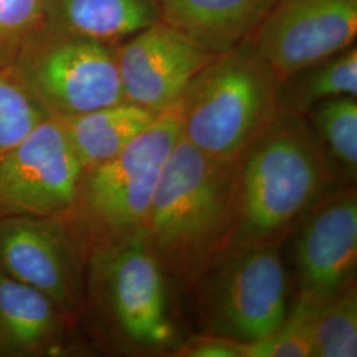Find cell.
Returning <instances> with one entry per match:
<instances>
[{
	"label": "cell",
	"mask_w": 357,
	"mask_h": 357,
	"mask_svg": "<svg viewBox=\"0 0 357 357\" xmlns=\"http://www.w3.org/2000/svg\"><path fill=\"white\" fill-rule=\"evenodd\" d=\"M238 163L202 153L181 137L162 169L142 240L163 273L185 289H195L227 253Z\"/></svg>",
	"instance_id": "obj_1"
},
{
	"label": "cell",
	"mask_w": 357,
	"mask_h": 357,
	"mask_svg": "<svg viewBox=\"0 0 357 357\" xmlns=\"http://www.w3.org/2000/svg\"><path fill=\"white\" fill-rule=\"evenodd\" d=\"M337 187L342 184L306 115L281 109L240 156L236 216L225 255L281 245Z\"/></svg>",
	"instance_id": "obj_2"
},
{
	"label": "cell",
	"mask_w": 357,
	"mask_h": 357,
	"mask_svg": "<svg viewBox=\"0 0 357 357\" xmlns=\"http://www.w3.org/2000/svg\"><path fill=\"white\" fill-rule=\"evenodd\" d=\"M181 138L178 102L112 159L85 168L64 224L85 257L141 236L168 156Z\"/></svg>",
	"instance_id": "obj_3"
},
{
	"label": "cell",
	"mask_w": 357,
	"mask_h": 357,
	"mask_svg": "<svg viewBox=\"0 0 357 357\" xmlns=\"http://www.w3.org/2000/svg\"><path fill=\"white\" fill-rule=\"evenodd\" d=\"M281 86L246 40L217 56L184 90L181 137L206 155L240 158L281 112Z\"/></svg>",
	"instance_id": "obj_4"
},
{
	"label": "cell",
	"mask_w": 357,
	"mask_h": 357,
	"mask_svg": "<svg viewBox=\"0 0 357 357\" xmlns=\"http://www.w3.org/2000/svg\"><path fill=\"white\" fill-rule=\"evenodd\" d=\"M52 116L84 114L123 102L115 45L41 24L10 66Z\"/></svg>",
	"instance_id": "obj_5"
},
{
	"label": "cell",
	"mask_w": 357,
	"mask_h": 357,
	"mask_svg": "<svg viewBox=\"0 0 357 357\" xmlns=\"http://www.w3.org/2000/svg\"><path fill=\"white\" fill-rule=\"evenodd\" d=\"M280 246L225 255L195 286L205 333L246 344L281 326L290 303Z\"/></svg>",
	"instance_id": "obj_6"
},
{
	"label": "cell",
	"mask_w": 357,
	"mask_h": 357,
	"mask_svg": "<svg viewBox=\"0 0 357 357\" xmlns=\"http://www.w3.org/2000/svg\"><path fill=\"white\" fill-rule=\"evenodd\" d=\"M90 290L115 330L132 344L159 348L174 339L166 274L137 236L91 252Z\"/></svg>",
	"instance_id": "obj_7"
},
{
	"label": "cell",
	"mask_w": 357,
	"mask_h": 357,
	"mask_svg": "<svg viewBox=\"0 0 357 357\" xmlns=\"http://www.w3.org/2000/svg\"><path fill=\"white\" fill-rule=\"evenodd\" d=\"M84 167L57 116H47L23 141L0 153V217L64 220Z\"/></svg>",
	"instance_id": "obj_8"
},
{
	"label": "cell",
	"mask_w": 357,
	"mask_h": 357,
	"mask_svg": "<svg viewBox=\"0 0 357 357\" xmlns=\"http://www.w3.org/2000/svg\"><path fill=\"white\" fill-rule=\"evenodd\" d=\"M357 0H277L249 38L282 82L355 45Z\"/></svg>",
	"instance_id": "obj_9"
},
{
	"label": "cell",
	"mask_w": 357,
	"mask_h": 357,
	"mask_svg": "<svg viewBox=\"0 0 357 357\" xmlns=\"http://www.w3.org/2000/svg\"><path fill=\"white\" fill-rule=\"evenodd\" d=\"M82 261L63 220L0 217V268L45 294L69 319L84 303Z\"/></svg>",
	"instance_id": "obj_10"
},
{
	"label": "cell",
	"mask_w": 357,
	"mask_h": 357,
	"mask_svg": "<svg viewBox=\"0 0 357 357\" xmlns=\"http://www.w3.org/2000/svg\"><path fill=\"white\" fill-rule=\"evenodd\" d=\"M296 301L319 307L356 283L357 195L342 185L315 205L298 225Z\"/></svg>",
	"instance_id": "obj_11"
},
{
	"label": "cell",
	"mask_w": 357,
	"mask_h": 357,
	"mask_svg": "<svg viewBox=\"0 0 357 357\" xmlns=\"http://www.w3.org/2000/svg\"><path fill=\"white\" fill-rule=\"evenodd\" d=\"M115 57L125 101L158 114L217 54L159 20L115 45Z\"/></svg>",
	"instance_id": "obj_12"
},
{
	"label": "cell",
	"mask_w": 357,
	"mask_h": 357,
	"mask_svg": "<svg viewBox=\"0 0 357 357\" xmlns=\"http://www.w3.org/2000/svg\"><path fill=\"white\" fill-rule=\"evenodd\" d=\"M277 0H156L160 20L217 56L253 36Z\"/></svg>",
	"instance_id": "obj_13"
},
{
	"label": "cell",
	"mask_w": 357,
	"mask_h": 357,
	"mask_svg": "<svg viewBox=\"0 0 357 357\" xmlns=\"http://www.w3.org/2000/svg\"><path fill=\"white\" fill-rule=\"evenodd\" d=\"M68 319L45 294L0 268V356L54 354Z\"/></svg>",
	"instance_id": "obj_14"
},
{
	"label": "cell",
	"mask_w": 357,
	"mask_h": 357,
	"mask_svg": "<svg viewBox=\"0 0 357 357\" xmlns=\"http://www.w3.org/2000/svg\"><path fill=\"white\" fill-rule=\"evenodd\" d=\"M159 20L156 0H43L44 26L109 45Z\"/></svg>",
	"instance_id": "obj_15"
},
{
	"label": "cell",
	"mask_w": 357,
	"mask_h": 357,
	"mask_svg": "<svg viewBox=\"0 0 357 357\" xmlns=\"http://www.w3.org/2000/svg\"><path fill=\"white\" fill-rule=\"evenodd\" d=\"M155 115L123 101L84 114L57 118L85 169L121 153L153 122Z\"/></svg>",
	"instance_id": "obj_16"
},
{
	"label": "cell",
	"mask_w": 357,
	"mask_h": 357,
	"mask_svg": "<svg viewBox=\"0 0 357 357\" xmlns=\"http://www.w3.org/2000/svg\"><path fill=\"white\" fill-rule=\"evenodd\" d=\"M345 96H357L355 45L283 81L281 109L306 115L317 103Z\"/></svg>",
	"instance_id": "obj_17"
},
{
	"label": "cell",
	"mask_w": 357,
	"mask_h": 357,
	"mask_svg": "<svg viewBox=\"0 0 357 357\" xmlns=\"http://www.w3.org/2000/svg\"><path fill=\"white\" fill-rule=\"evenodd\" d=\"M311 116L321 149L342 185L355 184L357 176L356 97L345 96L312 106Z\"/></svg>",
	"instance_id": "obj_18"
},
{
	"label": "cell",
	"mask_w": 357,
	"mask_h": 357,
	"mask_svg": "<svg viewBox=\"0 0 357 357\" xmlns=\"http://www.w3.org/2000/svg\"><path fill=\"white\" fill-rule=\"evenodd\" d=\"M357 356V287L352 283L319 306L312 328V357Z\"/></svg>",
	"instance_id": "obj_19"
},
{
	"label": "cell",
	"mask_w": 357,
	"mask_h": 357,
	"mask_svg": "<svg viewBox=\"0 0 357 357\" xmlns=\"http://www.w3.org/2000/svg\"><path fill=\"white\" fill-rule=\"evenodd\" d=\"M47 116L13 69L0 66V153L23 141Z\"/></svg>",
	"instance_id": "obj_20"
},
{
	"label": "cell",
	"mask_w": 357,
	"mask_h": 357,
	"mask_svg": "<svg viewBox=\"0 0 357 357\" xmlns=\"http://www.w3.org/2000/svg\"><path fill=\"white\" fill-rule=\"evenodd\" d=\"M318 308L294 299L275 331L261 340L241 344L243 357H312V328Z\"/></svg>",
	"instance_id": "obj_21"
},
{
	"label": "cell",
	"mask_w": 357,
	"mask_h": 357,
	"mask_svg": "<svg viewBox=\"0 0 357 357\" xmlns=\"http://www.w3.org/2000/svg\"><path fill=\"white\" fill-rule=\"evenodd\" d=\"M41 24L43 0H0V66H11L26 38Z\"/></svg>",
	"instance_id": "obj_22"
},
{
	"label": "cell",
	"mask_w": 357,
	"mask_h": 357,
	"mask_svg": "<svg viewBox=\"0 0 357 357\" xmlns=\"http://www.w3.org/2000/svg\"><path fill=\"white\" fill-rule=\"evenodd\" d=\"M241 344L228 337L205 333L193 337L178 349L176 356L188 357H243Z\"/></svg>",
	"instance_id": "obj_23"
}]
</instances>
